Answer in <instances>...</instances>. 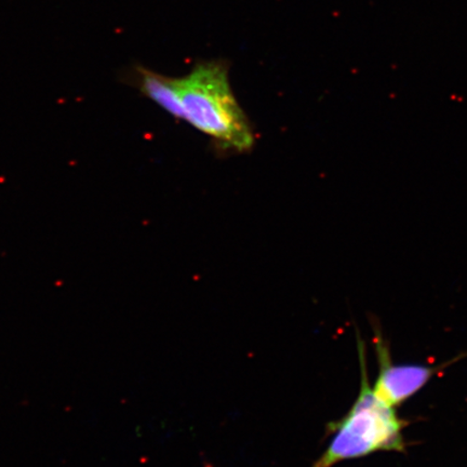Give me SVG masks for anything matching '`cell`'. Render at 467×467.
<instances>
[{"label":"cell","instance_id":"obj_1","mask_svg":"<svg viewBox=\"0 0 467 467\" xmlns=\"http://www.w3.org/2000/svg\"><path fill=\"white\" fill-rule=\"evenodd\" d=\"M356 340L360 366L358 399L344 417L327 424L329 445L312 467H334L377 452H407L404 430L408 421L373 390L368 375L367 347L358 330Z\"/></svg>","mask_w":467,"mask_h":467},{"label":"cell","instance_id":"obj_2","mask_svg":"<svg viewBox=\"0 0 467 467\" xmlns=\"http://www.w3.org/2000/svg\"><path fill=\"white\" fill-rule=\"evenodd\" d=\"M183 120L213 138L224 149L244 153L254 148V133L234 96L229 64L198 62L183 78H175Z\"/></svg>","mask_w":467,"mask_h":467}]
</instances>
